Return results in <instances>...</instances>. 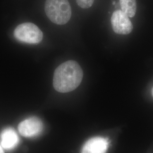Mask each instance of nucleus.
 I'll list each match as a JSON object with an SVG mask.
<instances>
[{"label": "nucleus", "mask_w": 153, "mask_h": 153, "mask_svg": "<svg viewBox=\"0 0 153 153\" xmlns=\"http://www.w3.org/2000/svg\"><path fill=\"white\" fill-rule=\"evenodd\" d=\"M82 78L83 71L78 63L75 61H67L55 70L53 86L60 93H68L75 90L80 85Z\"/></svg>", "instance_id": "f257e3e1"}, {"label": "nucleus", "mask_w": 153, "mask_h": 153, "mask_svg": "<svg viewBox=\"0 0 153 153\" xmlns=\"http://www.w3.org/2000/svg\"><path fill=\"white\" fill-rule=\"evenodd\" d=\"M44 9L49 20L55 24L65 25L71 18V6L68 0H46Z\"/></svg>", "instance_id": "f03ea898"}, {"label": "nucleus", "mask_w": 153, "mask_h": 153, "mask_svg": "<svg viewBox=\"0 0 153 153\" xmlns=\"http://www.w3.org/2000/svg\"><path fill=\"white\" fill-rule=\"evenodd\" d=\"M14 35L18 41L27 44H38L43 38V34L40 29L30 22L18 25L14 31Z\"/></svg>", "instance_id": "7ed1b4c3"}, {"label": "nucleus", "mask_w": 153, "mask_h": 153, "mask_svg": "<svg viewBox=\"0 0 153 153\" xmlns=\"http://www.w3.org/2000/svg\"><path fill=\"white\" fill-rule=\"evenodd\" d=\"M111 24L114 32L118 34L127 35L133 30V25L129 17L121 10L114 12L111 17Z\"/></svg>", "instance_id": "20e7f679"}, {"label": "nucleus", "mask_w": 153, "mask_h": 153, "mask_svg": "<svg viewBox=\"0 0 153 153\" xmlns=\"http://www.w3.org/2000/svg\"><path fill=\"white\" fill-rule=\"evenodd\" d=\"M43 129V125L39 119L33 117L22 121L18 126V131L22 136L35 137L40 134Z\"/></svg>", "instance_id": "39448f33"}, {"label": "nucleus", "mask_w": 153, "mask_h": 153, "mask_svg": "<svg viewBox=\"0 0 153 153\" xmlns=\"http://www.w3.org/2000/svg\"><path fill=\"white\" fill-rule=\"evenodd\" d=\"M109 141L103 137H93L85 143L81 153H106Z\"/></svg>", "instance_id": "423d86ee"}, {"label": "nucleus", "mask_w": 153, "mask_h": 153, "mask_svg": "<svg viewBox=\"0 0 153 153\" xmlns=\"http://www.w3.org/2000/svg\"><path fill=\"white\" fill-rule=\"evenodd\" d=\"M1 145L2 148L10 150L15 148L19 142V138L12 128H6L1 133Z\"/></svg>", "instance_id": "0eeeda50"}, {"label": "nucleus", "mask_w": 153, "mask_h": 153, "mask_svg": "<svg viewBox=\"0 0 153 153\" xmlns=\"http://www.w3.org/2000/svg\"><path fill=\"white\" fill-rule=\"evenodd\" d=\"M121 11L128 17H133L137 10L136 0H120Z\"/></svg>", "instance_id": "6e6552de"}, {"label": "nucleus", "mask_w": 153, "mask_h": 153, "mask_svg": "<svg viewBox=\"0 0 153 153\" xmlns=\"http://www.w3.org/2000/svg\"><path fill=\"white\" fill-rule=\"evenodd\" d=\"M76 2L82 9H88L93 5L94 0H76Z\"/></svg>", "instance_id": "1a4fd4ad"}, {"label": "nucleus", "mask_w": 153, "mask_h": 153, "mask_svg": "<svg viewBox=\"0 0 153 153\" xmlns=\"http://www.w3.org/2000/svg\"><path fill=\"white\" fill-rule=\"evenodd\" d=\"M0 153H4V150L2 149V148H1V146H0Z\"/></svg>", "instance_id": "9d476101"}, {"label": "nucleus", "mask_w": 153, "mask_h": 153, "mask_svg": "<svg viewBox=\"0 0 153 153\" xmlns=\"http://www.w3.org/2000/svg\"><path fill=\"white\" fill-rule=\"evenodd\" d=\"M152 93H153V91H152Z\"/></svg>", "instance_id": "9b49d317"}]
</instances>
